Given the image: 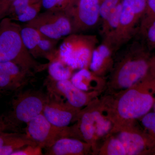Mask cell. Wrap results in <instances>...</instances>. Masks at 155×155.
Instances as JSON below:
<instances>
[{
	"label": "cell",
	"instance_id": "cb8c5ba5",
	"mask_svg": "<svg viewBox=\"0 0 155 155\" xmlns=\"http://www.w3.org/2000/svg\"><path fill=\"white\" fill-rule=\"evenodd\" d=\"M151 51L155 49V19L144 29L137 35Z\"/></svg>",
	"mask_w": 155,
	"mask_h": 155
},
{
	"label": "cell",
	"instance_id": "9c48e42d",
	"mask_svg": "<svg viewBox=\"0 0 155 155\" xmlns=\"http://www.w3.org/2000/svg\"><path fill=\"white\" fill-rule=\"evenodd\" d=\"M45 36L59 40L72 33V19L66 11L48 10L26 23Z\"/></svg>",
	"mask_w": 155,
	"mask_h": 155
},
{
	"label": "cell",
	"instance_id": "83f0119b",
	"mask_svg": "<svg viewBox=\"0 0 155 155\" xmlns=\"http://www.w3.org/2000/svg\"><path fill=\"white\" fill-rule=\"evenodd\" d=\"M142 124L149 132V136L155 140V112H149L142 117Z\"/></svg>",
	"mask_w": 155,
	"mask_h": 155
},
{
	"label": "cell",
	"instance_id": "836d02e7",
	"mask_svg": "<svg viewBox=\"0 0 155 155\" xmlns=\"http://www.w3.org/2000/svg\"></svg>",
	"mask_w": 155,
	"mask_h": 155
},
{
	"label": "cell",
	"instance_id": "8992f818",
	"mask_svg": "<svg viewBox=\"0 0 155 155\" xmlns=\"http://www.w3.org/2000/svg\"><path fill=\"white\" fill-rule=\"evenodd\" d=\"M119 25L113 37L103 40L110 44L116 53L138 32L146 8V0H122Z\"/></svg>",
	"mask_w": 155,
	"mask_h": 155
},
{
	"label": "cell",
	"instance_id": "e0dca14e",
	"mask_svg": "<svg viewBox=\"0 0 155 155\" xmlns=\"http://www.w3.org/2000/svg\"><path fill=\"white\" fill-rule=\"evenodd\" d=\"M30 144H36L26 133L16 131L0 133V155H12L16 151Z\"/></svg>",
	"mask_w": 155,
	"mask_h": 155
},
{
	"label": "cell",
	"instance_id": "484cf974",
	"mask_svg": "<svg viewBox=\"0 0 155 155\" xmlns=\"http://www.w3.org/2000/svg\"><path fill=\"white\" fill-rule=\"evenodd\" d=\"M122 0H103L100 8V20L101 22L116 8Z\"/></svg>",
	"mask_w": 155,
	"mask_h": 155
},
{
	"label": "cell",
	"instance_id": "2e32d148",
	"mask_svg": "<svg viewBox=\"0 0 155 155\" xmlns=\"http://www.w3.org/2000/svg\"><path fill=\"white\" fill-rule=\"evenodd\" d=\"M70 81L78 88L86 92L98 93L106 85L104 77L96 75L87 68L79 69L72 75Z\"/></svg>",
	"mask_w": 155,
	"mask_h": 155
},
{
	"label": "cell",
	"instance_id": "8fae6325",
	"mask_svg": "<svg viewBox=\"0 0 155 155\" xmlns=\"http://www.w3.org/2000/svg\"><path fill=\"white\" fill-rule=\"evenodd\" d=\"M48 98L42 114L51 124L59 127H68L76 122L81 110L72 107L62 97L48 91Z\"/></svg>",
	"mask_w": 155,
	"mask_h": 155
},
{
	"label": "cell",
	"instance_id": "5b68a950",
	"mask_svg": "<svg viewBox=\"0 0 155 155\" xmlns=\"http://www.w3.org/2000/svg\"><path fill=\"white\" fill-rule=\"evenodd\" d=\"M98 43L96 35L71 34L60 46L59 59L72 70L88 68L93 52Z\"/></svg>",
	"mask_w": 155,
	"mask_h": 155
},
{
	"label": "cell",
	"instance_id": "d6a6232c",
	"mask_svg": "<svg viewBox=\"0 0 155 155\" xmlns=\"http://www.w3.org/2000/svg\"><path fill=\"white\" fill-rule=\"evenodd\" d=\"M2 93H3L2 92V91H1V90H0V94H2Z\"/></svg>",
	"mask_w": 155,
	"mask_h": 155
},
{
	"label": "cell",
	"instance_id": "9a60e30c",
	"mask_svg": "<svg viewBox=\"0 0 155 155\" xmlns=\"http://www.w3.org/2000/svg\"><path fill=\"white\" fill-rule=\"evenodd\" d=\"M45 149V155H85L92 150L87 143L71 137L60 139L51 146Z\"/></svg>",
	"mask_w": 155,
	"mask_h": 155
},
{
	"label": "cell",
	"instance_id": "277c9868",
	"mask_svg": "<svg viewBox=\"0 0 155 155\" xmlns=\"http://www.w3.org/2000/svg\"><path fill=\"white\" fill-rule=\"evenodd\" d=\"M8 17L0 21V62H13L28 75L42 71L46 65L35 60L23 43L21 26Z\"/></svg>",
	"mask_w": 155,
	"mask_h": 155
},
{
	"label": "cell",
	"instance_id": "6da1fadb",
	"mask_svg": "<svg viewBox=\"0 0 155 155\" xmlns=\"http://www.w3.org/2000/svg\"><path fill=\"white\" fill-rule=\"evenodd\" d=\"M150 52L137 35L116 52L108 83L113 92L134 86L155 70V57Z\"/></svg>",
	"mask_w": 155,
	"mask_h": 155
},
{
	"label": "cell",
	"instance_id": "1f68e13d",
	"mask_svg": "<svg viewBox=\"0 0 155 155\" xmlns=\"http://www.w3.org/2000/svg\"><path fill=\"white\" fill-rule=\"evenodd\" d=\"M153 107L154 110V112H155V101L154 104L153 106Z\"/></svg>",
	"mask_w": 155,
	"mask_h": 155
},
{
	"label": "cell",
	"instance_id": "f546056e",
	"mask_svg": "<svg viewBox=\"0 0 155 155\" xmlns=\"http://www.w3.org/2000/svg\"><path fill=\"white\" fill-rule=\"evenodd\" d=\"M15 0H0V21L8 17Z\"/></svg>",
	"mask_w": 155,
	"mask_h": 155
},
{
	"label": "cell",
	"instance_id": "44dd1931",
	"mask_svg": "<svg viewBox=\"0 0 155 155\" xmlns=\"http://www.w3.org/2000/svg\"><path fill=\"white\" fill-rule=\"evenodd\" d=\"M72 69L60 59H55L48 65L50 77L55 81L69 80Z\"/></svg>",
	"mask_w": 155,
	"mask_h": 155
},
{
	"label": "cell",
	"instance_id": "7c38bea8",
	"mask_svg": "<svg viewBox=\"0 0 155 155\" xmlns=\"http://www.w3.org/2000/svg\"><path fill=\"white\" fill-rule=\"evenodd\" d=\"M45 85L48 91L62 97L69 104L79 110L96 100L95 98L98 94L81 90L72 84L70 79L58 81L49 77L46 80Z\"/></svg>",
	"mask_w": 155,
	"mask_h": 155
},
{
	"label": "cell",
	"instance_id": "7a4b0ae2",
	"mask_svg": "<svg viewBox=\"0 0 155 155\" xmlns=\"http://www.w3.org/2000/svg\"><path fill=\"white\" fill-rule=\"evenodd\" d=\"M155 83V71L141 82L117 94L110 101L112 115L116 126L133 123L153 107L155 98L150 87Z\"/></svg>",
	"mask_w": 155,
	"mask_h": 155
},
{
	"label": "cell",
	"instance_id": "3957f363",
	"mask_svg": "<svg viewBox=\"0 0 155 155\" xmlns=\"http://www.w3.org/2000/svg\"><path fill=\"white\" fill-rule=\"evenodd\" d=\"M110 102L107 98L101 101L95 100L81 110L74 125L79 138L90 145L94 153L97 152L98 143L105 141L116 128Z\"/></svg>",
	"mask_w": 155,
	"mask_h": 155
},
{
	"label": "cell",
	"instance_id": "4fadbf2b",
	"mask_svg": "<svg viewBox=\"0 0 155 155\" xmlns=\"http://www.w3.org/2000/svg\"><path fill=\"white\" fill-rule=\"evenodd\" d=\"M120 140L126 155H141L145 153L155 141L150 137L146 136L134 127L133 123L116 126L112 134Z\"/></svg>",
	"mask_w": 155,
	"mask_h": 155
},
{
	"label": "cell",
	"instance_id": "f1b7e54d",
	"mask_svg": "<svg viewBox=\"0 0 155 155\" xmlns=\"http://www.w3.org/2000/svg\"><path fill=\"white\" fill-rule=\"evenodd\" d=\"M42 149L38 145H28L16 151L12 155H41L43 154Z\"/></svg>",
	"mask_w": 155,
	"mask_h": 155
},
{
	"label": "cell",
	"instance_id": "d4e9b609",
	"mask_svg": "<svg viewBox=\"0 0 155 155\" xmlns=\"http://www.w3.org/2000/svg\"><path fill=\"white\" fill-rule=\"evenodd\" d=\"M155 19V0H146V8L140 22L138 32L146 28Z\"/></svg>",
	"mask_w": 155,
	"mask_h": 155
},
{
	"label": "cell",
	"instance_id": "4316f807",
	"mask_svg": "<svg viewBox=\"0 0 155 155\" xmlns=\"http://www.w3.org/2000/svg\"><path fill=\"white\" fill-rule=\"evenodd\" d=\"M70 0H41V5L47 10H60L67 11L72 7Z\"/></svg>",
	"mask_w": 155,
	"mask_h": 155
},
{
	"label": "cell",
	"instance_id": "ac0fdd59",
	"mask_svg": "<svg viewBox=\"0 0 155 155\" xmlns=\"http://www.w3.org/2000/svg\"><path fill=\"white\" fill-rule=\"evenodd\" d=\"M41 5L32 0H15L8 17L13 20L28 22L38 14Z\"/></svg>",
	"mask_w": 155,
	"mask_h": 155
},
{
	"label": "cell",
	"instance_id": "5bb4252c",
	"mask_svg": "<svg viewBox=\"0 0 155 155\" xmlns=\"http://www.w3.org/2000/svg\"><path fill=\"white\" fill-rule=\"evenodd\" d=\"M116 52L112 45L102 41L94 49L88 69L96 75L104 77L112 71Z\"/></svg>",
	"mask_w": 155,
	"mask_h": 155
},
{
	"label": "cell",
	"instance_id": "ffe728a7",
	"mask_svg": "<svg viewBox=\"0 0 155 155\" xmlns=\"http://www.w3.org/2000/svg\"><path fill=\"white\" fill-rule=\"evenodd\" d=\"M121 8V2L107 19L101 22V34L103 40L110 39L116 32L119 24Z\"/></svg>",
	"mask_w": 155,
	"mask_h": 155
},
{
	"label": "cell",
	"instance_id": "603a6c76",
	"mask_svg": "<svg viewBox=\"0 0 155 155\" xmlns=\"http://www.w3.org/2000/svg\"><path fill=\"white\" fill-rule=\"evenodd\" d=\"M23 86L9 73L0 70V90L2 93L16 91Z\"/></svg>",
	"mask_w": 155,
	"mask_h": 155
},
{
	"label": "cell",
	"instance_id": "7402d4cb",
	"mask_svg": "<svg viewBox=\"0 0 155 155\" xmlns=\"http://www.w3.org/2000/svg\"><path fill=\"white\" fill-rule=\"evenodd\" d=\"M99 155H126L124 147L116 136L111 134L103 143L97 151Z\"/></svg>",
	"mask_w": 155,
	"mask_h": 155
},
{
	"label": "cell",
	"instance_id": "30bf717a",
	"mask_svg": "<svg viewBox=\"0 0 155 155\" xmlns=\"http://www.w3.org/2000/svg\"><path fill=\"white\" fill-rule=\"evenodd\" d=\"M103 0H78L75 7L67 11L72 19V33H81L95 27L100 20Z\"/></svg>",
	"mask_w": 155,
	"mask_h": 155
},
{
	"label": "cell",
	"instance_id": "ba28073f",
	"mask_svg": "<svg viewBox=\"0 0 155 155\" xmlns=\"http://www.w3.org/2000/svg\"><path fill=\"white\" fill-rule=\"evenodd\" d=\"M26 125L27 135L42 149L51 146L64 137L78 138L73 125L71 127H57L48 121L42 113L35 117Z\"/></svg>",
	"mask_w": 155,
	"mask_h": 155
},
{
	"label": "cell",
	"instance_id": "52a82bcc",
	"mask_svg": "<svg viewBox=\"0 0 155 155\" xmlns=\"http://www.w3.org/2000/svg\"><path fill=\"white\" fill-rule=\"evenodd\" d=\"M48 98V93H44L41 91L28 90L20 92L12 101V109L7 116L9 122L16 130L21 124H27L42 113Z\"/></svg>",
	"mask_w": 155,
	"mask_h": 155
},
{
	"label": "cell",
	"instance_id": "d6986e66",
	"mask_svg": "<svg viewBox=\"0 0 155 155\" xmlns=\"http://www.w3.org/2000/svg\"><path fill=\"white\" fill-rule=\"evenodd\" d=\"M21 35L23 43L35 58H39L38 45L42 35L38 31L30 26L22 28Z\"/></svg>",
	"mask_w": 155,
	"mask_h": 155
},
{
	"label": "cell",
	"instance_id": "4dcf8cb0",
	"mask_svg": "<svg viewBox=\"0 0 155 155\" xmlns=\"http://www.w3.org/2000/svg\"><path fill=\"white\" fill-rule=\"evenodd\" d=\"M8 130L17 131L9 122L7 116L0 115V133Z\"/></svg>",
	"mask_w": 155,
	"mask_h": 155
}]
</instances>
